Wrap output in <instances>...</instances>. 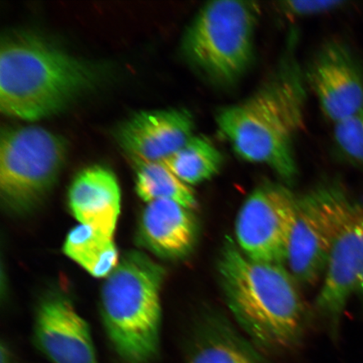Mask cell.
<instances>
[{
	"label": "cell",
	"instance_id": "6da1fadb",
	"mask_svg": "<svg viewBox=\"0 0 363 363\" xmlns=\"http://www.w3.org/2000/svg\"><path fill=\"white\" fill-rule=\"evenodd\" d=\"M307 88L305 72L289 52L255 92L218 111V130L240 158L289 183L298 175L294 143L305 122Z\"/></svg>",
	"mask_w": 363,
	"mask_h": 363
},
{
	"label": "cell",
	"instance_id": "7a4b0ae2",
	"mask_svg": "<svg viewBox=\"0 0 363 363\" xmlns=\"http://www.w3.org/2000/svg\"><path fill=\"white\" fill-rule=\"evenodd\" d=\"M217 272L231 314L257 348L284 351L301 342L306 306L286 265L253 260L226 237Z\"/></svg>",
	"mask_w": 363,
	"mask_h": 363
},
{
	"label": "cell",
	"instance_id": "3957f363",
	"mask_svg": "<svg viewBox=\"0 0 363 363\" xmlns=\"http://www.w3.org/2000/svg\"><path fill=\"white\" fill-rule=\"evenodd\" d=\"M87 62L28 31L3 35L0 44V110L38 121L65 110L97 83Z\"/></svg>",
	"mask_w": 363,
	"mask_h": 363
},
{
	"label": "cell",
	"instance_id": "277c9868",
	"mask_svg": "<svg viewBox=\"0 0 363 363\" xmlns=\"http://www.w3.org/2000/svg\"><path fill=\"white\" fill-rule=\"evenodd\" d=\"M165 270L146 254L130 252L106 278L101 315L108 338L128 363H148L160 344V293Z\"/></svg>",
	"mask_w": 363,
	"mask_h": 363
},
{
	"label": "cell",
	"instance_id": "5b68a950",
	"mask_svg": "<svg viewBox=\"0 0 363 363\" xmlns=\"http://www.w3.org/2000/svg\"><path fill=\"white\" fill-rule=\"evenodd\" d=\"M260 13V6L253 1L207 3L184 35L186 57L212 83L235 84L252 62Z\"/></svg>",
	"mask_w": 363,
	"mask_h": 363
},
{
	"label": "cell",
	"instance_id": "8992f818",
	"mask_svg": "<svg viewBox=\"0 0 363 363\" xmlns=\"http://www.w3.org/2000/svg\"><path fill=\"white\" fill-rule=\"evenodd\" d=\"M60 136L39 126L7 127L0 136V195L4 208L25 216L51 191L65 164Z\"/></svg>",
	"mask_w": 363,
	"mask_h": 363
},
{
	"label": "cell",
	"instance_id": "52a82bcc",
	"mask_svg": "<svg viewBox=\"0 0 363 363\" xmlns=\"http://www.w3.org/2000/svg\"><path fill=\"white\" fill-rule=\"evenodd\" d=\"M337 182H324L298 196L286 265L298 283L323 278L335 240L355 210Z\"/></svg>",
	"mask_w": 363,
	"mask_h": 363
},
{
	"label": "cell",
	"instance_id": "ba28073f",
	"mask_svg": "<svg viewBox=\"0 0 363 363\" xmlns=\"http://www.w3.org/2000/svg\"><path fill=\"white\" fill-rule=\"evenodd\" d=\"M298 199L284 184L258 185L235 220V242L240 251L253 260L286 265Z\"/></svg>",
	"mask_w": 363,
	"mask_h": 363
},
{
	"label": "cell",
	"instance_id": "9c48e42d",
	"mask_svg": "<svg viewBox=\"0 0 363 363\" xmlns=\"http://www.w3.org/2000/svg\"><path fill=\"white\" fill-rule=\"evenodd\" d=\"M305 74L308 88L334 125L363 108V72L343 43H325L312 59Z\"/></svg>",
	"mask_w": 363,
	"mask_h": 363
},
{
	"label": "cell",
	"instance_id": "30bf717a",
	"mask_svg": "<svg viewBox=\"0 0 363 363\" xmlns=\"http://www.w3.org/2000/svg\"><path fill=\"white\" fill-rule=\"evenodd\" d=\"M363 277V203H357L334 244L323 283L317 295L316 311L334 329L340 324L352 295Z\"/></svg>",
	"mask_w": 363,
	"mask_h": 363
},
{
	"label": "cell",
	"instance_id": "8fae6325",
	"mask_svg": "<svg viewBox=\"0 0 363 363\" xmlns=\"http://www.w3.org/2000/svg\"><path fill=\"white\" fill-rule=\"evenodd\" d=\"M34 338L52 363H99L87 322L62 294H50L39 303Z\"/></svg>",
	"mask_w": 363,
	"mask_h": 363
},
{
	"label": "cell",
	"instance_id": "7c38bea8",
	"mask_svg": "<svg viewBox=\"0 0 363 363\" xmlns=\"http://www.w3.org/2000/svg\"><path fill=\"white\" fill-rule=\"evenodd\" d=\"M194 121L184 108L142 111L122 124L117 139L135 167L164 162L194 135Z\"/></svg>",
	"mask_w": 363,
	"mask_h": 363
},
{
	"label": "cell",
	"instance_id": "4fadbf2b",
	"mask_svg": "<svg viewBox=\"0 0 363 363\" xmlns=\"http://www.w3.org/2000/svg\"><path fill=\"white\" fill-rule=\"evenodd\" d=\"M193 211L171 201L145 207L138 228L140 245L166 259H181L192 252L198 238Z\"/></svg>",
	"mask_w": 363,
	"mask_h": 363
},
{
	"label": "cell",
	"instance_id": "5bb4252c",
	"mask_svg": "<svg viewBox=\"0 0 363 363\" xmlns=\"http://www.w3.org/2000/svg\"><path fill=\"white\" fill-rule=\"evenodd\" d=\"M121 199L116 175L101 166L81 171L68 190V206L80 224L110 238L120 216Z\"/></svg>",
	"mask_w": 363,
	"mask_h": 363
},
{
	"label": "cell",
	"instance_id": "9a60e30c",
	"mask_svg": "<svg viewBox=\"0 0 363 363\" xmlns=\"http://www.w3.org/2000/svg\"><path fill=\"white\" fill-rule=\"evenodd\" d=\"M190 343L185 363H267L255 345L221 316L203 319Z\"/></svg>",
	"mask_w": 363,
	"mask_h": 363
},
{
	"label": "cell",
	"instance_id": "2e32d148",
	"mask_svg": "<svg viewBox=\"0 0 363 363\" xmlns=\"http://www.w3.org/2000/svg\"><path fill=\"white\" fill-rule=\"evenodd\" d=\"M63 252L95 278H107L120 262L113 238L82 224L68 233Z\"/></svg>",
	"mask_w": 363,
	"mask_h": 363
},
{
	"label": "cell",
	"instance_id": "e0dca14e",
	"mask_svg": "<svg viewBox=\"0 0 363 363\" xmlns=\"http://www.w3.org/2000/svg\"><path fill=\"white\" fill-rule=\"evenodd\" d=\"M163 162L180 180L192 187L219 174L223 156L210 140L194 135Z\"/></svg>",
	"mask_w": 363,
	"mask_h": 363
},
{
	"label": "cell",
	"instance_id": "ac0fdd59",
	"mask_svg": "<svg viewBox=\"0 0 363 363\" xmlns=\"http://www.w3.org/2000/svg\"><path fill=\"white\" fill-rule=\"evenodd\" d=\"M135 191L143 201H171L189 210L198 207L196 195L163 162L147 163L136 167Z\"/></svg>",
	"mask_w": 363,
	"mask_h": 363
},
{
	"label": "cell",
	"instance_id": "d6986e66",
	"mask_svg": "<svg viewBox=\"0 0 363 363\" xmlns=\"http://www.w3.org/2000/svg\"><path fill=\"white\" fill-rule=\"evenodd\" d=\"M334 142L345 161L363 170V108L334 125Z\"/></svg>",
	"mask_w": 363,
	"mask_h": 363
},
{
	"label": "cell",
	"instance_id": "ffe728a7",
	"mask_svg": "<svg viewBox=\"0 0 363 363\" xmlns=\"http://www.w3.org/2000/svg\"><path fill=\"white\" fill-rule=\"evenodd\" d=\"M346 3L339 0H308V1L295 0V1L280 2L279 8L287 16L306 17L337 10Z\"/></svg>",
	"mask_w": 363,
	"mask_h": 363
},
{
	"label": "cell",
	"instance_id": "44dd1931",
	"mask_svg": "<svg viewBox=\"0 0 363 363\" xmlns=\"http://www.w3.org/2000/svg\"><path fill=\"white\" fill-rule=\"evenodd\" d=\"M1 363H11L10 352L4 346L1 348Z\"/></svg>",
	"mask_w": 363,
	"mask_h": 363
},
{
	"label": "cell",
	"instance_id": "7402d4cb",
	"mask_svg": "<svg viewBox=\"0 0 363 363\" xmlns=\"http://www.w3.org/2000/svg\"><path fill=\"white\" fill-rule=\"evenodd\" d=\"M358 291L360 292L362 298H363V277H362V279L361 280V283H360V285H359V288H358Z\"/></svg>",
	"mask_w": 363,
	"mask_h": 363
}]
</instances>
